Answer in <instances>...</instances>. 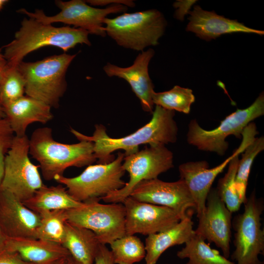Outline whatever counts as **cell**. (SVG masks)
<instances>
[{"mask_svg": "<svg viewBox=\"0 0 264 264\" xmlns=\"http://www.w3.org/2000/svg\"><path fill=\"white\" fill-rule=\"evenodd\" d=\"M175 111L155 106L151 120L133 133L121 138H111L102 124L95 125L92 136H87L70 128V132L79 140L91 141L93 151L99 164L109 163L114 159L111 154L123 150L128 156L139 151V146H150L174 143L177 140L178 128L174 120Z\"/></svg>", "mask_w": 264, "mask_h": 264, "instance_id": "cell-1", "label": "cell"}, {"mask_svg": "<svg viewBox=\"0 0 264 264\" xmlns=\"http://www.w3.org/2000/svg\"><path fill=\"white\" fill-rule=\"evenodd\" d=\"M89 32L80 28L56 27L34 18H24L13 41L3 46L4 58L9 65L18 66L28 54L46 46L66 52L78 44L90 46Z\"/></svg>", "mask_w": 264, "mask_h": 264, "instance_id": "cell-2", "label": "cell"}, {"mask_svg": "<svg viewBox=\"0 0 264 264\" xmlns=\"http://www.w3.org/2000/svg\"><path fill=\"white\" fill-rule=\"evenodd\" d=\"M29 153L39 162L42 176L47 181L63 176L69 167L88 166L97 160L92 142L62 143L54 140L52 129L46 127L33 132L29 139Z\"/></svg>", "mask_w": 264, "mask_h": 264, "instance_id": "cell-3", "label": "cell"}, {"mask_svg": "<svg viewBox=\"0 0 264 264\" xmlns=\"http://www.w3.org/2000/svg\"><path fill=\"white\" fill-rule=\"evenodd\" d=\"M76 55L65 53L34 62H21L18 66L25 81L26 95L58 108L67 88L66 71Z\"/></svg>", "mask_w": 264, "mask_h": 264, "instance_id": "cell-4", "label": "cell"}, {"mask_svg": "<svg viewBox=\"0 0 264 264\" xmlns=\"http://www.w3.org/2000/svg\"><path fill=\"white\" fill-rule=\"evenodd\" d=\"M104 24L106 35L118 45L142 52L158 44L167 23L160 11L153 9L106 18Z\"/></svg>", "mask_w": 264, "mask_h": 264, "instance_id": "cell-5", "label": "cell"}, {"mask_svg": "<svg viewBox=\"0 0 264 264\" xmlns=\"http://www.w3.org/2000/svg\"><path fill=\"white\" fill-rule=\"evenodd\" d=\"M264 115V93L262 92L250 106L244 109H237L213 130H206L196 119L191 120L188 125L187 141L199 150L222 156L228 148L226 138L231 135L241 138L245 128L252 121Z\"/></svg>", "mask_w": 264, "mask_h": 264, "instance_id": "cell-6", "label": "cell"}, {"mask_svg": "<svg viewBox=\"0 0 264 264\" xmlns=\"http://www.w3.org/2000/svg\"><path fill=\"white\" fill-rule=\"evenodd\" d=\"M124 157V153L119 152L110 163L91 164L75 177L59 176L54 180L64 185L69 194L79 202L101 199L125 185L126 183L122 179L125 172L122 167Z\"/></svg>", "mask_w": 264, "mask_h": 264, "instance_id": "cell-7", "label": "cell"}, {"mask_svg": "<svg viewBox=\"0 0 264 264\" xmlns=\"http://www.w3.org/2000/svg\"><path fill=\"white\" fill-rule=\"evenodd\" d=\"M244 204L243 212L235 216L232 223L235 233V249L231 258L236 264H263L259 258L264 251V231L261 222L263 199L256 197L254 190Z\"/></svg>", "mask_w": 264, "mask_h": 264, "instance_id": "cell-8", "label": "cell"}, {"mask_svg": "<svg viewBox=\"0 0 264 264\" xmlns=\"http://www.w3.org/2000/svg\"><path fill=\"white\" fill-rule=\"evenodd\" d=\"M100 199L84 202L66 212L67 221L93 232L101 244H110L126 235L125 209L122 203H101Z\"/></svg>", "mask_w": 264, "mask_h": 264, "instance_id": "cell-9", "label": "cell"}, {"mask_svg": "<svg viewBox=\"0 0 264 264\" xmlns=\"http://www.w3.org/2000/svg\"><path fill=\"white\" fill-rule=\"evenodd\" d=\"M29 138L27 135L15 136L4 162L3 176L0 189L7 191L22 202L30 198L43 183L39 165L29 157Z\"/></svg>", "mask_w": 264, "mask_h": 264, "instance_id": "cell-10", "label": "cell"}, {"mask_svg": "<svg viewBox=\"0 0 264 264\" xmlns=\"http://www.w3.org/2000/svg\"><path fill=\"white\" fill-rule=\"evenodd\" d=\"M55 4L61 11L53 16H46L40 9H36L34 13L25 9H19L17 12L44 23L63 22L86 30L89 34L104 37L107 35L103 25L107 16L111 14L125 13L128 9V7L121 4L111 5L105 8H96L82 0H56Z\"/></svg>", "mask_w": 264, "mask_h": 264, "instance_id": "cell-11", "label": "cell"}, {"mask_svg": "<svg viewBox=\"0 0 264 264\" xmlns=\"http://www.w3.org/2000/svg\"><path fill=\"white\" fill-rule=\"evenodd\" d=\"M122 167L128 172L129 181L120 189L103 197L106 203H122L140 182L157 178L174 167L173 154L164 145L150 146L137 152L125 156Z\"/></svg>", "mask_w": 264, "mask_h": 264, "instance_id": "cell-12", "label": "cell"}, {"mask_svg": "<svg viewBox=\"0 0 264 264\" xmlns=\"http://www.w3.org/2000/svg\"><path fill=\"white\" fill-rule=\"evenodd\" d=\"M130 197L141 202L171 208L182 219L192 215L195 203L186 183L181 179L165 182L155 178L144 180L133 189Z\"/></svg>", "mask_w": 264, "mask_h": 264, "instance_id": "cell-13", "label": "cell"}, {"mask_svg": "<svg viewBox=\"0 0 264 264\" xmlns=\"http://www.w3.org/2000/svg\"><path fill=\"white\" fill-rule=\"evenodd\" d=\"M122 203L125 209L126 235L149 236L169 228L183 219L171 208L139 201L130 196Z\"/></svg>", "mask_w": 264, "mask_h": 264, "instance_id": "cell-14", "label": "cell"}, {"mask_svg": "<svg viewBox=\"0 0 264 264\" xmlns=\"http://www.w3.org/2000/svg\"><path fill=\"white\" fill-rule=\"evenodd\" d=\"M242 137V142L238 149L217 166L210 169L208 163L204 160L188 162L179 166L180 178L186 184L194 202L198 218L204 212L206 198L216 177L236 155L243 153L252 140V136L248 133H243Z\"/></svg>", "mask_w": 264, "mask_h": 264, "instance_id": "cell-15", "label": "cell"}, {"mask_svg": "<svg viewBox=\"0 0 264 264\" xmlns=\"http://www.w3.org/2000/svg\"><path fill=\"white\" fill-rule=\"evenodd\" d=\"M232 213L218 195L216 188H211L206 198L205 209L198 218L195 233L213 242L221 249L228 259L230 254Z\"/></svg>", "mask_w": 264, "mask_h": 264, "instance_id": "cell-16", "label": "cell"}, {"mask_svg": "<svg viewBox=\"0 0 264 264\" xmlns=\"http://www.w3.org/2000/svg\"><path fill=\"white\" fill-rule=\"evenodd\" d=\"M40 215L11 193L0 189V226L8 239H36Z\"/></svg>", "mask_w": 264, "mask_h": 264, "instance_id": "cell-17", "label": "cell"}, {"mask_svg": "<svg viewBox=\"0 0 264 264\" xmlns=\"http://www.w3.org/2000/svg\"><path fill=\"white\" fill-rule=\"evenodd\" d=\"M155 52L152 48L139 53L132 65L128 67H121L107 63L103 67L109 77H117L126 80L132 91L139 99L144 111L152 113L154 104L152 94L154 86L149 74V63Z\"/></svg>", "mask_w": 264, "mask_h": 264, "instance_id": "cell-18", "label": "cell"}, {"mask_svg": "<svg viewBox=\"0 0 264 264\" xmlns=\"http://www.w3.org/2000/svg\"><path fill=\"white\" fill-rule=\"evenodd\" d=\"M190 15L186 30L195 33L198 37L206 41L215 39L220 36L235 32L264 34L263 30L247 27L236 20H231L218 15L214 11L203 10L195 5Z\"/></svg>", "mask_w": 264, "mask_h": 264, "instance_id": "cell-19", "label": "cell"}, {"mask_svg": "<svg viewBox=\"0 0 264 264\" xmlns=\"http://www.w3.org/2000/svg\"><path fill=\"white\" fill-rule=\"evenodd\" d=\"M2 108L15 135L18 137L26 135L28 126L33 123L45 124L53 117L49 106L27 95L3 106Z\"/></svg>", "mask_w": 264, "mask_h": 264, "instance_id": "cell-20", "label": "cell"}, {"mask_svg": "<svg viewBox=\"0 0 264 264\" xmlns=\"http://www.w3.org/2000/svg\"><path fill=\"white\" fill-rule=\"evenodd\" d=\"M5 247L24 261L35 264H54L71 256L62 244L34 238L7 239Z\"/></svg>", "mask_w": 264, "mask_h": 264, "instance_id": "cell-21", "label": "cell"}, {"mask_svg": "<svg viewBox=\"0 0 264 264\" xmlns=\"http://www.w3.org/2000/svg\"><path fill=\"white\" fill-rule=\"evenodd\" d=\"M191 216L181 220L169 228L147 236L145 244L146 264H156L167 249L185 244L190 239L195 232Z\"/></svg>", "mask_w": 264, "mask_h": 264, "instance_id": "cell-22", "label": "cell"}, {"mask_svg": "<svg viewBox=\"0 0 264 264\" xmlns=\"http://www.w3.org/2000/svg\"><path fill=\"white\" fill-rule=\"evenodd\" d=\"M101 245L92 231L67 221L62 245L75 261L84 264H93Z\"/></svg>", "mask_w": 264, "mask_h": 264, "instance_id": "cell-23", "label": "cell"}, {"mask_svg": "<svg viewBox=\"0 0 264 264\" xmlns=\"http://www.w3.org/2000/svg\"><path fill=\"white\" fill-rule=\"evenodd\" d=\"M29 209L39 213L44 211L69 210L82 206L84 202L73 198L62 184L44 185L29 199L22 202Z\"/></svg>", "mask_w": 264, "mask_h": 264, "instance_id": "cell-24", "label": "cell"}, {"mask_svg": "<svg viewBox=\"0 0 264 264\" xmlns=\"http://www.w3.org/2000/svg\"><path fill=\"white\" fill-rule=\"evenodd\" d=\"M205 240L194 232L185 246L176 253L180 259H188L185 264H236L212 248Z\"/></svg>", "mask_w": 264, "mask_h": 264, "instance_id": "cell-25", "label": "cell"}, {"mask_svg": "<svg viewBox=\"0 0 264 264\" xmlns=\"http://www.w3.org/2000/svg\"><path fill=\"white\" fill-rule=\"evenodd\" d=\"M66 211L50 210L39 213L40 223L37 230L36 239L62 245L67 222Z\"/></svg>", "mask_w": 264, "mask_h": 264, "instance_id": "cell-26", "label": "cell"}, {"mask_svg": "<svg viewBox=\"0 0 264 264\" xmlns=\"http://www.w3.org/2000/svg\"><path fill=\"white\" fill-rule=\"evenodd\" d=\"M110 245L115 264H134L145 259V245L134 235H125Z\"/></svg>", "mask_w": 264, "mask_h": 264, "instance_id": "cell-27", "label": "cell"}, {"mask_svg": "<svg viewBox=\"0 0 264 264\" xmlns=\"http://www.w3.org/2000/svg\"><path fill=\"white\" fill-rule=\"evenodd\" d=\"M152 97L155 106L185 114L190 112L191 106L195 101L191 89L177 85L168 91L159 92L154 91Z\"/></svg>", "mask_w": 264, "mask_h": 264, "instance_id": "cell-28", "label": "cell"}, {"mask_svg": "<svg viewBox=\"0 0 264 264\" xmlns=\"http://www.w3.org/2000/svg\"><path fill=\"white\" fill-rule=\"evenodd\" d=\"M264 150V137H255L246 147L241 159H239L235 184L242 203L244 204L247 199L246 191L252 163L256 156Z\"/></svg>", "mask_w": 264, "mask_h": 264, "instance_id": "cell-29", "label": "cell"}, {"mask_svg": "<svg viewBox=\"0 0 264 264\" xmlns=\"http://www.w3.org/2000/svg\"><path fill=\"white\" fill-rule=\"evenodd\" d=\"M25 81L18 66L7 63L0 81L1 107L24 96Z\"/></svg>", "mask_w": 264, "mask_h": 264, "instance_id": "cell-30", "label": "cell"}, {"mask_svg": "<svg viewBox=\"0 0 264 264\" xmlns=\"http://www.w3.org/2000/svg\"><path fill=\"white\" fill-rule=\"evenodd\" d=\"M239 154L236 155L230 160L228 165L226 173L223 177L219 180L216 188L220 198L231 213L238 211L242 204L235 184L239 161Z\"/></svg>", "mask_w": 264, "mask_h": 264, "instance_id": "cell-31", "label": "cell"}, {"mask_svg": "<svg viewBox=\"0 0 264 264\" xmlns=\"http://www.w3.org/2000/svg\"><path fill=\"white\" fill-rule=\"evenodd\" d=\"M15 136L7 119L0 117V184L3 176L5 157Z\"/></svg>", "mask_w": 264, "mask_h": 264, "instance_id": "cell-32", "label": "cell"}, {"mask_svg": "<svg viewBox=\"0 0 264 264\" xmlns=\"http://www.w3.org/2000/svg\"><path fill=\"white\" fill-rule=\"evenodd\" d=\"M0 264H35L23 260L16 252L7 249H0Z\"/></svg>", "mask_w": 264, "mask_h": 264, "instance_id": "cell-33", "label": "cell"}, {"mask_svg": "<svg viewBox=\"0 0 264 264\" xmlns=\"http://www.w3.org/2000/svg\"><path fill=\"white\" fill-rule=\"evenodd\" d=\"M94 264H115L112 253L106 245L101 244Z\"/></svg>", "mask_w": 264, "mask_h": 264, "instance_id": "cell-34", "label": "cell"}, {"mask_svg": "<svg viewBox=\"0 0 264 264\" xmlns=\"http://www.w3.org/2000/svg\"><path fill=\"white\" fill-rule=\"evenodd\" d=\"M92 6H106L109 5L121 4L127 7H134L135 3L132 0H85Z\"/></svg>", "mask_w": 264, "mask_h": 264, "instance_id": "cell-35", "label": "cell"}, {"mask_svg": "<svg viewBox=\"0 0 264 264\" xmlns=\"http://www.w3.org/2000/svg\"><path fill=\"white\" fill-rule=\"evenodd\" d=\"M189 1L177 0L173 4V6L176 9L175 12V17L179 20H183L184 16L190 11L187 7Z\"/></svg>", "mask_w": 264, "mask_h": 264, "instance_id": "cell-36", "label": "cell"}, {"mask_svg": "<svg viewBox=\"0 0 264 264\" xmlns=\"http://www.w3.org/2000/svg\"><path fill=\"white\" fill-rule=\"evenodd\" d=\"M8 238L4 233L0 226V249L5 246V244Z\"/></svg>", "mask_w": 264, "mask_h": 264, "instance_id": "cell-37", "label": "cell"}, {"mask_svg": "<svg viewBox=\"0 0 264 264\" xmlns=\"http://www.w3.org/2000/svg\"><path fill=\"white\" fill-rule=\"evenodd\" d=\"M74 259L71 256L64 258L54 264H74Z\"/></svg>", "mask_w": 264, "mask_h": 264, "instance_id": "cell-38", "label": "cell"}, {"mask_svg": "<svg viewBox=\"0 0 264 264\" xmlns=\"http://www.w3.org/2000/svg\"><path fill=\"white\" fill-rule=\"evenodd\" d=\"M6 65L7 62L5 59H0V81Z\"/></svg>", "mask_w": 264, "mask_h": 264, "instance_id": "cell-39", "label": "cell"}, {"mask_svg": "<svg viewBox=\"0 0 264 264\" xmlns=\"http://www.w3.org/2000/svg\"><path fill=\"white\" fill-rule=\"evenodd\" d=\"M6 0H0V10L2 8L4 5L7 2Z\"/></svg>", "mask_w": 264, "mask_h": 264, "instance_id": "cell-40", "label": "cell"}, {"mask_svg": "<svg viewBox=\"0 0 264 264\" xmlns=\"http://www.w3.org/2000/svg\"><path fill=\"white\" fill-rule=\"evenodd\" d=\"M0 117L3 118L5 117V115L3 111V109L1 106L0 105Z\"/></svg>", "mask_w": 264, "mask_h": 264, "instance_id": "cell-41", "label": "cell"}, {"mask_svg": "<svg viewBox=\"0 0 264 264\" xmlns=\"http://www.w3.org/2000/svg\"><path fill=\"white\" fill-rule=\"evenodd\" d=\"M4 59L3 57V56L2 54L1 53L0 49V59Z\"/></svg>", "mask_w": 264, "mask_h": 264, "instance_id": "cell-42", "label": "cell"}, {"mask_svg": "<svg viewBox=\"0 0 264 264\" xmlns=\"http://www.w3.org/2000/svg\"><path fill=\"white\" fill-rule=\"evenodd\" d=\"M74 264H82V263H79L78 262L75 261V260H74Z\"/></svg>", "mask_w": 264, "mask_h": 264, "instance_id": "cell-43", "label": "cell"}]
</instances>
